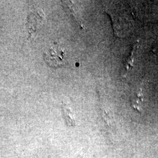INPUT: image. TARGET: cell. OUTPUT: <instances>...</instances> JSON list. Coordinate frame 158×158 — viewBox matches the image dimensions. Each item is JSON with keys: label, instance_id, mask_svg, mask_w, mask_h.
<instances>
[{"label": "cell", "instance_id": "6da1fadb", "mask_svg": "<svg viewBox=\"0 0 158 158\" xmlns=\"http://www.w3.org/2000/svg\"><path fill=\"white\" fill-rule=\"evenodd\" d=\"M64 51L59 46H52L44 55V59L50 66L57 68L68 64L64 59Z\"/></svg>", "mask_w": 158, "mask_h": 158}, {"label": "cell", "instance_id": "7a4b0ae2", "mask_svg": "<svg viewBox=\"0 0 158 158\" xmlns=\"http://www.w3.org/2000/svg\"><path fill=\"white\" fill-rule=\"evenodd\" d=\"M63 112L64 114V118L68 126L73 127L75 125V120L73 115L70 108L67 107L65 105L63 106Z\"/></svg>", "mask_w": 158, "mask_h": 158}]
</instances>
